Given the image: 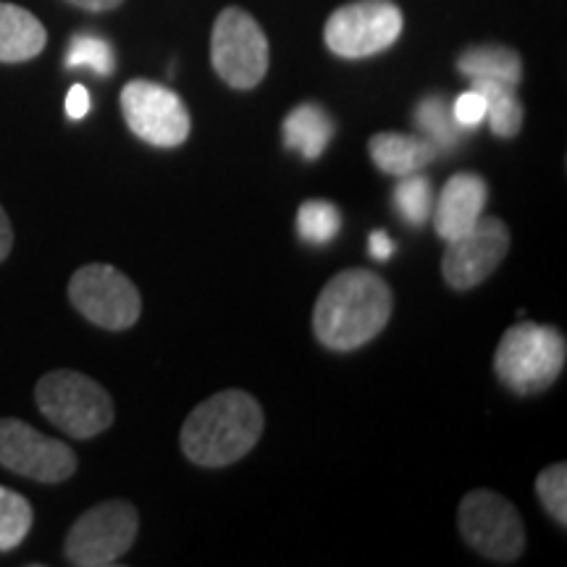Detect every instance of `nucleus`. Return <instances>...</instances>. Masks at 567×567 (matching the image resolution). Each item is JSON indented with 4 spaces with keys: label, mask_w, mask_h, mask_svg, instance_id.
I'll list each match as a JSON object with an SVG mask.
<instances>
[{
    "label": "nucleus",
    "mask_w": 567,
    "mask_h": 567,
    "mask_svg": "<svg viewBox=\"0 0 567 567\" xmlns=\"http://www.w3.org/2000/svg\"><path fill=\"white\" fill-rule=\"evenodd\" d=\"M140 515L130 502H103L74 523L66 536V559L76 567L116 565L132 549Z\"/></svg>",
    "instance_id": "obj_8"
},
{
    "label": "nucleus",
    "mask_w": 567,
    "mask_h": 567,
    "mask_svg": "<svg viewBox=\"0 0 567 567\" xmlns=\"http://www.w3.org/2000/svg\"><path fill=\"white\" fill-rule=\"evenodd\" d=\"M66 3L84 11H111L116 9V6H122L124 0H66Z\"/></svg>",
    "instance_id": "obj_29"
},
{
    "label": "nucleus",
    "mask_w": 567,
    "mask_h": 567,
    "mask_svg": "<svg viewBox=\"0 0 567 567\" xmlns=\"http://www.w3.org/2000/svg\"><path fill=\"white\" fill-rule=\"evenodd\" d=\"M488 200V187L478 174H455L434 200V229L442 239H455L478 221Z\"/></svg>",
    "instance_id": "obj_13"
},
{
    "label": "nucleus",
    "mask_w": 567,
    "mask_h": 567,
    "mask_svg": "<svg viewBox=\"0 0 567 567\" xmlns=\"http://www.w3.org/2000/svg\"><path fill=\"white\" fill-rule=\"evenodd\" d=\"M32 505L13 488L0 486V551L17 549L32 528Z\"/></svg>",
    "instance_id": "obj_22"
},
{
    "label": "nucleus",
    "mask_w": 567,
    "mask_h": 567,
    "mask_svg": "<svg viewBox=\"0 0 567 567\" xmlns=\"http://www.w3.org/2000/svg\"><path fill=\"white\" fill-rule=\"evenodd\" d=\"M122 111L134 137L155 147H179L189 137L187 105L163 84L134 80L122 90Z\"/></svg>",
    "instance_id": "obj_10"
},
{
    "label": "nucleus",
    "mask_w": 567,
    "mask_h": 567,
    "mask_svg": "<svg viewBox=\"0 0 567 567\" xmlns=\"http://www.w3.org/2000/svg\"><path fill=\"white\" fill-rule=\"evenodd\" d=\"M452 113H455V122L463 126V130H476V126H481L486 122V101L484 95L476 90H467L463 92V95L457 97L455 105H452Z\"/></svg>",
    "instance_id": "obj_25"
},
{
    "label": "nucleus",
    "mask_w": 567,
    "mask_h": 567,
    "mask_svg": "<svg viewBox=\"0 0 567 567\" xmlns=\"http://www.w3.org/2000/svg\"><path fill=\"white\" fill-rule=\"evenodd\" d=\"M368 153L375 166L389 176L417 174L436 158L434 145L423 140L421 134H400V132H379L368 142Z\"/></svg>",
    "instance_id": "obj_14"
},
{
    "label": "nucleus",
    "mask_w": 567,
    "mask_h": 567,
    "mask_svg": "<svg viewBox=\"0 0 567 567\" xmlns=\"http://www.w3.org/2000/svg\"><path fill=\"white\" fill-rule=\"evenodd\" d=\"M415 126L421 137L434 145L436 153L457 151L467 137V130L455 122L452 103L444 95H425L415 105Z\"/></svg>",
    "instance_id": "obj_18"
},
{
    "label": "nucleus",
    "mask_w": 567,
    "mask_h": 567,
    "mask_svg": "<svg viewBox=\"0 0 567 567\" xmlns=\"http://www.w3.org/2000/svg\"><path fill=\"white\" fill-rule=\"evenodd\" d=\"M284 145L289 151H297L302 158L316 161L329 147L331 137H334V122L321 105L302 103L284 118L281 124Z\"/></svg>",
    "instance_id": "obj_16"
},
{
    "label": "nucleus",
    "mask_w": 567,
    "mask_h": 567,
    "mask_svg": "<svg viewBox=\"0 0 567 567\" xmlns=\"http://www.w3.org/2000/svg\"><path fill=\"white\" fill-rule=\"evenodd\" d=\"M392 289L379 274L350 268L321 289L313 310L318 342L334 352H352L384 331L392 318Z\"/></svg>",
    "instance_id": "obj_1"
},
{
    "label": "nucleus",
    "mask_w": 567,
    "mask_h": 567,
    "mask_svg": "<svg viewBox=\"0 0 567 567\" xmlns=\"http://www.w3.org/2000/svg\"><path fill=\"white\" fill-rule=\"evenodd\" d=\"M434 184H431V179H425L421 172L400 176L392 195L394 210L410 226H423L429 221L431 210H434Z\"/></svg>",
    "instance_id": "obj_20"
},
{
    "label": "nucleus",
    "mask_w": 567,
    "mask_h": 567,
    "mask_svg": "<svg viewBox=\"0 0 567 567\" xmlns=\"http://www.w3.org/2000/svg\"><path fill=\"white\" fill-rule=\"evenodd\" d=\"M457 69L467 80H492L509 84V87H517L523 80L520 55L505 45L467 48L457 59Z\"/></svg>",
    "instance_id": "obj_17"
},
{
    "label": "nucleus",
    "mask_w": 567,
    "mask_h": 567,
    "mask_svg": "<svg viewBox=\"0 0 567 567\" xmlns=\"http://www.w3.org/2000/svg\"><path fill=\"white\" fill-rule=\"evenodd\" d=\"M48 32L42 21L21 6L0 3V63H21L42 53Z\"/></svg>",
    "instance_id": "obj_15"
},
{
    "label": "nucleus",
    "mask_w": 567,
    "mask_h": 567,
    "mask_svg": "<svg viewBox=\"0 0 567 567\" xmlns=\"http://www.w3.org/2000/svg\"><path fill=\"white\" fill-rule=\"evenodd\" d=\"M264 408L243 389H226L200 402L182 425V452L200 467L243 460L264 436Z\"/></svg>",
    "instance_id": "obj_2"
},
{
    "label": "nucleus",
    "mask_w": 567,
    "mask_h": 567,
    "mask_svg": "<svg viewBox=\"0 0 567 567\" xmlns=\"http://www.w3.org/2000/svg\"><path fill=\"white\" fill-rule=\"evenodd\" d=\"M40 413L74 439H92L111 429L113 400L105 389L80 371H53L34 389Z\"/></svg>",
    "instance_id": "obj_4"
},
{
    "label": "nucleus",
    "mask_w": 567,
    "mask_h": 567,
    "mask_svg": "<svg viewBox=\"0 0 567 567\" xmlns=\"http://www.w3.org/2000/svg\"><path fill=\"white\" fill-rule=\"evenodd\" d=\"M342 229V213L329 200H305L297 210V231L305 243L329 245Z\"/></svg>",
    "instance_id": "obj_21"
},
{
    "label": "nucleus",
    "mask_w": 567,
    "mask_h": 567,
    "mask_svg": "<svg viewBox=\"0 0 567 567\" xmlns=\"http://www.w3.org/2000/svg\"><path fill=\"white\" fill-rule=\"evenodd\" d=\"M473 90L481 92L486 101V122L496 137L509 140L523 126V105L517 101L515 87L492 80H471Z\"/></svg>",
    "instance_id": "obj_19"
},
{
    "label": "nucleus",
    "mask_w": 567,
    "mask_h": 567,
    "mask_svg": "<svg viewBox=\"0 0 567 567\" xmlns=\"http://www.w3.org/2000/svg\"><path fill=\"white\" fill-rule=\"evenodd\" d=\"M457 526L465 544L492 563L509 565L526 549V526L520 513L502 494L476 488L460 502Z\"/></svg>",
    "instance_id": "obj_5"
},
{
    "label": "nucleus",
    "mask_w": 567,
    "mask_h": 567,
    "mask_svg": "<svg viewBox=\"0 0 567 567\" xmlns=\"http://www.w3.org/2000/svg\"><path fill=\"white\" fill-rule=\"evenodd\" d=\"M11 247H13V229H11L9 216H6L3 205H0V264L9 258Z\"/></svg>",
    "instance_id": "obj_28"
},
{
    "label": "nucleus",
    "mask_w": 567,
    "mask_h": 567,
    "mask_svg": "<svg viewBox=\"0 0 567 567\" xmlns=\"http://www.w3.org/2000/svg\"><path fill=\"white\" fill-rule=\"evenodd\" d=\"M368 252L373 260H389L394 255V243L386 231H373L368 237Z\"/></svg>",
    "instance_id": "obj_27"
},
{
    "label": "nucleus",
    "mask_w": 567,
    "mask_h": 567,
    "mask_svg": "<svg viewBox=\"0 0 567 567\" xmlns=\"http://www.w3.org/2000/svg\"><path fill=\"white\" fill-rule=\"evenodd\" d=\"M402 11L389 0H358L331 13L323 27V42L342 59H368L400 38Z\"/></svg>",
    "instance_id": "obj_9"
},
{
    "label": "nucleus",
    "mask_w": 567,
    "mask_h": 567,
    "mask_svg": "<svg viewBox=\"0 0 567 567\" xmlns=\"http://www.w3.org/2000/svg\"><path fill=\"white\" fill-rule=\"evenodd\" d=\"M210 61L216 74L234 90H252L268 71L266 32L243 9H224L210 34Z\"/></svg>",
    "instance_id": "obj_6"
},
{
    "label": "nucleus",
    "mask_w": 567,
    "mask_h": 567,
    "mask_svg": "<svg viewBox=\"0 0 567 567\" xmlns=\"http://www.w3.org/2000/svg\"><path fill=\"white\" fill-rule=\"evenodd\" d=\"M536 494L547 513L559 526H567V465L557 463L544 467L536 478Z\"/></svg>",
    "instance_id": "obj_24"
},
{
    "label": "nucleus",
    "mask_w": 567,
    "mask_h": 567,
    "mask_svg": "<svg viewBox=\"0 0 567 567\" xmlns=\"http://www.w3.org/2000/svg\"><path fill=\"white\" fill-rule=\"evenodd\" d=\"M66 66L69 69H92L95 74L109 76L113 69H116V55H113V48L109 40L97 38V34H74L69 42L66 53Z\"/></svg>",
    "instance_id": "obj_23"
},
{
    "label": "nucleus",
    "mask_w": 567,
    "mask_h": 567,
    "mask_svg": "<svg viewBox=\"0 0 567 567\" xmlns=\"http://www.w3.org/2000/svg\"><path fill=\"white\" fill-rule=\"evenodd\" d=\"M0 465L40 484H61L74 476L76 455L69 444L40 434L17 417L0 421Z\"/></svg>",
    "instance_id": "obj_11"
},
{
    "label": "nucleus",
    "mask_w": 567,
    "mask_h": 567,
    "mask_svg": "<svg viewBox=\"0 0 567 567\" xmlns=\"http://www.w3.org/2000/svg\"><path fill=\"white\" fill-rule=\"evenodd\" d=\"M90 92L82 87V84H74V87L69 90L66 95V113L69 118H74V122H80V118H84L90 113Z\"/></svg>",
    "instance_id": "obj_26"
},
{
    "label": "nucleus",
    "mask_w": 567,
    "mask_h": 567,
    "mask_svg": "<svg viewBox=\"0 0 567 567\" xmlns=\"http://www.w3.org/2000/svg\"><path fill=\"white\" fill-rule=\"evenodd\" d=\"M69 300L90 323L109 331H126L142 316L137 284L109 264H87L71 276Z\"/></svg>",
    "instance_id": "obj_7"
},
{
    "label": "nucleus",
    "mask_w": 567,
    "mask_h": 567,
    "mask_svg": "<svg viewBox=\"0 0 567 567\" xmlns=\"http://www.w3.org/2000/svg\"><path fill=\"white\" fill-rule=\"evenodd\" d=\"M565 337L547 323L509 326L494 354L496 379L515 394H538L563 373Z\"/></svg>",
    "instance_id": "obj_3"
},
{
    "label": "nucleus",
    "mask_w": 567,
    "mask_h": 567,
    "mask_svg": "<svg viewBox=\"0 0 567 567\" xmlns=\"http://www.w3.org/2000/svg\"><path fill=\"white\" fill-rule=\"evenodd\" d=\"M509 250V229L502 218H478L473 229L446 243L442 258L444 281L457 292L484 284Z\"/></svg>",
    "instance_id": "obj_12"
}]
</instances>
